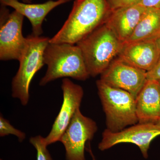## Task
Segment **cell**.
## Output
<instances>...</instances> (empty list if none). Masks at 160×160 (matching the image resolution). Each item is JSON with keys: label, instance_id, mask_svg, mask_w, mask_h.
I'll list each match as a JSON object with an SVG mask.
<instances>
[{"label": "cell", "instance_id": "cell-26", "mask_svg": "<svg viewBox=\"0 0 160 160\" xmlns=\"http://www.w3.org/2000/svg\"><path fill=\"white\" fill-rule=\"evenodd\" d=\"M159 82H160V81H159Z\"/></svg>", "mask_w": 160, "mask_h": 160}, {"label": "cell", "instance_id": "cell-19", "mask_svg": "<svg viewBox=\"0 0 160 160\" xmlns=\"http://www.w3.org/2000/svg\"><path fill=\"white\" fill-rule=\"evenodd\" d=\"M147 79L160 81V57L154 67L147 72Z\"/></svg>", "mask_w": 160, "mask_h": 160}, {"label": "cell", "instance_id": "cell-11", "mask_svg": "<svg viewBox=\"0 0 160 160\" xmlns=\"http://www.w3.org/2000/svg\"><path fill=\"white\" fill-rule=\"evenodd\" d=\"M146 9L138 4L112 10L105 23L124 43L133 33Z\"/></svg>", "mask_w": 160, "mask_h": 160}, {"label": "cell", "instance_id": "cell-21", "mask_svg": "<svg viewBox=\"0 0 160 160\" xmlns=\"http://www.w3.org/2000/svg\"><path fill=\"white\" fill-rule=\"evenodd\" d=\"M155 43L160 52V36L156 40Z\"/></svg>", "mask_w": 160, "mask_h": 160}, {"label": "cell", "instance_id": "cell-10", "mask_svg": "<svg viewBox=\"0 0 160 160\" xmlns=\"http://www.w3.org/2000/svg\"><path fill=\"white\" fill-rule=\"evenodd\" d=\"M62 89L63 92L62 104L51 131L45 138L48 146L59 142L76 112L80 108L84 95V90L82 86L73 83L68 78L63 79Z\"/></svg>", "mask_w": 160, "mask_h": 160}, {"label": "cell", "instance_id": "cell-5", "mask_svg": "<svg viewBox=\"0 0 160 160\" xmlns=\"http://www.w3.org/2000/svg\"><path fill=\"white\" fill-rule=\"evenodd\" d=\"M21 58L19 67L12 81V96L18 99L23 106L29 102V87L35 75L45 65L44 53L49 43V38L32 34Z\"/></svg>", "mask_w": 160, "mask_h": 160}, {"label": "cell", "instance_id": "cell-12", "mask_svg": "<svg viewBox=\"0 0 160 160\" xmlns=\"http://www.w3.org/2000/svg\"><path fill=\"white\" fill-rule=\"evenodd\" d=\"M160 57L155 42L124 44L118 58L129 65L146 72L151 70Z\"/></svg>", "mask_w": 160, "mask_h": 160}, {"label": "cell", "instance_id": "cell-4", "mask_svg": "<svg viewBox=\"0 0 160 160\" xmlns=\"http://www.w3.org/2000/svg\"><path fill=\"white\" fill-rule=\"evenodd\" d=\"M96 85L106 114L107 129L118 132L138 122L136 99L131 93L109 86L100 79L97 81Z\"/></svg>", "mask_w": 160, "mask_h": 160}, {"label": "cell", "instance_id": "cell-8", "mask_svg": "<svg viewBox=\"0 0 160 160\" xmlns=\"http://www.w3.org/2000/svg\"><path fill=\"white\" fill-rule=\"evenodd\" d=\"M159 135L160 123L158 122L139 123L118 132L106 129L103 132L98 148L104 151L120 143H132L139 147L144 158H147L150 143Z\"/></svg>", "mask_w": 160, "mask_h": 160}, {"label": "cell", "instance_id": "cell-3", "mask_svg": "<svg viewBox=\"0 0 160 160\" xmlns=\"http://www.w3.org/2000/svg\"><path fill=\"white\" fill-rule=\"evenodd\" d=\"M76 45L82 53L89 76L95 77L118 57L124 43L105 23Z\"/></svg>", "mask_w": 160, "mask_h": 160}, {"label": "cell", "instance_id": "cell-18", "mask_svg": "<svg viewBox=\"0 0 160 160\" xmlns=\"http://www.w3.org/2000/svg\"><path fill=\"white\" fill-rule=\"evenodd\" d=\"M142 0H106L111 10L138 5Z\"/></svg>", "mask_w": 160, "mask_h": 160}, {"label": "cell", "instance_id": "cell-16", "mask_svg": "<svg viewBox=\"0 0 160 160\" xmlns=\"http://www.w3.org/2000/svg\"><path fill=\"white\" fill-rule=\"evenodd\" d=\"M29 142L37 151V160H52L51 155L47 149L45 138L41 135L32 137L29 139Z\"/></svg>", "mask_w": 160, "mask_h": 160}, {"label": "cell", "instance_id": "cell-17", "mask_svg": "<svg viewBox=\"0 0 160 160\" xmlns=\"http://www.w3.org/2000/svg\"><path fill=\"white\" fill-rule=\"evenodd\" d=\"M13 135L18 138L19 142H22L26 138V134L23 132L13 127L8 120L5 118L2 114L0 116V137Z\"/></svg>", "mask_w": 160, "mask_h": 160}, {"label": "cell", "instance_id": "cell-6", "mask_svg": "<svg viewBox=\"0 0 160 160\" xmlns=\"http://www.w3.org/2000/svg\"><path fill=\"white\" fill-rule=\"evenodd\" d=\"M6 6L1 9L0 60L19 61L27 43L22 32L24 16L15 10L9 13Z\"/></svg>", "mask_w": 160, "mask_h": 160}, {"label": "cell", "instance_id": "cell-15", "mask_svg": "<svg viewBox=\"0 0 160 160\" xmlns=\"http://www.w3.org/2000/svg\"><path fill=\"white\" fill-rule=\"evenodd\" d=\"M160 36V9L146 8L130 37L124 44L155 42Z\"/></svg>", "mask_w": 160, "mask_h": 160}, {"label": "cell", "instance_id": "cell-7", "mask_svg": "<svg viewBox=\"0 0 160 160\" xmlns=\"http://www.w3.org/2000/svg\"><path fill=\"white\" fill-rule=\"evenodd\" d=\"M98 129L96 122L78 108L59 141L65 147L66 160H86V143L92 139Z\"/></svg>", "mask_w": 160, "mask_h": 160}, {"label": "cell", "instance_id": "cell-24", "mask_svg": "<svg viewBox=\"0 0 160 160\" xmlns=\"http://www.w3.org/2000/svg\"><path fill=\"white\" fill-rule=\"evenodd\" d=\"M158 122L160 123V119L159 120Z\"/></svg>", "mask_w": 160, "mask_h": 160}, {"label": "cell", "instance_id": "cell-1", "mask_svg": "<svg viewBox=\"0 0 160 160\" xmlns=\"http://www.w3.org/2000/svg\"><path fill=\"white\" fill-rule=\"evenodd\" d=\"M111 10L106 0H75L68 18L49 42L75 45L105 24Z\"/></svg>", "mask_w": 160, "mask_h": 160}, {"label": "cell", "instance_id": "cell-22", "mask_svg": "<svg viewBox=\"0 0 160 160\" xmlns=\"http://www.w3.org/2000/svg\"><path fill=\"white\" fill-rule=\"evenodd\" d=\"M89 153H90V154L91 155L92 160H97L95 157L94 155H93V153H92V151L91 149V148H90V146H89Z\"/></svg>", "mask_w": 160, "mask_h": 160}, {"label": "cell", "instance_id": "cell-9", "mask_svg": "<svg viewBox=\"0 0 160 160\" xmlns=\"http://www.w3.org/2000/svg\"><path fill=\"white\" fill-rule=\"evenodd\" d=\"M100 79L109 86L128 92L136 99L147 81V72L118 57L101 74Z\"/></svg>", "mask_w": 160, "mask_h": 160}, {"label": "cell", "instance_id": "cell-20", "mask_svg": "<svg viewBox=\"0 0 160 160\" xmlns=\"http://www.w3.org/2000/svg\"><path fill=\"white\" fill-rule=\"evenodd\" d=\"M138 5L145 8L160 9V0H142Z\"/></svg>", "mask_w": 160, "mask_h": 160}, {"label": "cell", "instance_id": "cell-14", "mask_svg": "<svg viewBox=\"0 0 160 160\" xmlns=\"http://www.w3.org/2000/svg\"><path fill=\"white\" fill-rule=\"evenodd\" d=\"M0 1L2 5L12 7L27 18L32 26V34L36 36H41L42 34V25L48 13L57 6L69 2L68 0H49L42 4H29L21 2L18 0Z\"/></svg>", "mask_w": 160, "mask_h": 160}, {"label": "cell", "instance_id": "cell-2", "mask_svg": "<svg viewBox=\"0 0 160 160\" xmlns=\"http://www.w3.org/2000/svg\"><path fill=\"white\" fill-rule=\"evenodd\" d=\"M44 62L47 69L40 80L41 86L61 78L85 81L90 77L82 53L77 45L49 42L44 51Z\"/></svg>", "mask_w": 160, "mask_h": 160}, {"label": "cell", "instance_id": "cell-23", "mask_svg": "<svg viewBox=\"0 0 160 160\" xmlns=\"http://www.w3.org/2000/svg\"><path fill=\"white\" fill-rule=\"evenodd\" d=\"M24 2L29 3L31 2V0H22Z\"/></svg>", "mask_w": 160, "mask_h": 160}, {"label": "cell", "instance_id": "cell-25", "mask_svg": "<svg viewBox=\"0 0 160 160\" xmlns=\"http://www.w3.org/2000/svg\"><path fill=\"white\" fill-rule=\"evenodd\" d=\"M68 1H71V0H68Z\"/></svg>", "mask_w": 160, "mask_h": 160}, {"label": "cell", "instance_id": "cell-13", "mask_svg": "<svg viewBox=\"0 0 160 160\" xmlns=\"http://www.w3.org/2000/svg\"><path fill=\"white\" fill-rule=\"evenodd\" d=\"M138 123H157L160 119V83L147 80L136 98Z\"/></svg>", "mask_w": 160, "mask_h": 160}]
</instances>
